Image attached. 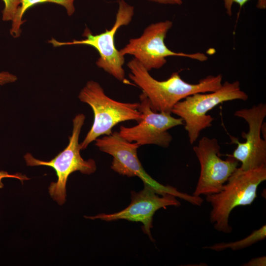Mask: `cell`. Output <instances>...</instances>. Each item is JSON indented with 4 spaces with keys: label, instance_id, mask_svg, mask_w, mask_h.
<instances>
[{
    "label": "cell",
    "instance_id": "16",
    "mask_svg": "<svg viewBox=\"0 0 266 266\" xmlns=\"http://www.w3.org/2000/svg\"><path fill=\"white\" fill-rule=\"evenodd\" d=\"M249 0H223L224 7L226 9L227 14L231 16L232 15V6L234 3H236L239 5V10ZM257 7L260 9L266 8V0H258Z\"/></svg>",
    "mask_w": 266,
    "mask_h": 266
},
{
    "label": "cell",
    "instance_id": "19",
    "mask_svg": "<svg viewBox=\"0 0 266 266\" xmlns=\"http://www.w3.org/2000/svg\"><path fill=\"white\" fill-rule=\"evenodd\" d=\"M244 266H266V257L265 256L258 257L251 259L247 263L242 265Z\"/></svg>",
    "mask_w": 266,
    "mask_h": 266
},
{
    "label": "cell",
    "instance_id": "3",
    "mask_svg": "<svg viewBox=\"0 0 266 266\" xmlns=\"http://www.w3.org/2000/svg\"><path fill=\"white\" fill-rule=\"evenodd\" d=\"M78 99L90 105L94 113L92 126L80 144L81 150L86 149L101 135H109L113 128L119 123L130 120L138 122L142 115L139 102H123L115 100L104 93L100 85L94 80L87 82L81 90Z\"/></svg>",
    "mask_w": 266,
    "mask_h": 266
},
{
    "label": "cell",
    "instance_id": "13",
    "mask_svg": "<svg viewBox=\"0 0 266 266\" xmlns=\"http://www.w3.org/2000/svg\"><path fill=\"white\" fill-rule=\"evenodd\" d=\"M75 0H21L16 15L12 20L10 34L14 38L18 37L21 33V26L25 21L22 18L25 12L31 7L39 3H53L62 5L66 10L68 15H72L75 11L74 2Z\"/></svg>",
    "mask_w": 266,
    "mask_h": 266
},
{
    "label": "cell",
    "instance_id": "15",
    "mask_svg": "<svg viewBox=\"0 0 266 266\" xmlns=\"http://www.w3.org/2000/svg\"><path fill=\"white\" fill-rule=\"evenodd\" d=\"M2 0L4 4V8L2 11V19L4 21H12L20 5L21 0Z\"/></svg>",
    "mask_w": 266,
    "mask_h": 266
},
{
    "label": "cell",
    "instance_id": "20",
    "mask_svg": "<svg viewBox=\"0 0 266 266\" xmlns=\"http://www.w3.org/2000/svg\"><path fill=\"white\" fill-rule=\"evenodd\" d=\"M150 1L157 2L164 4H177L181 5L182 3V0H148Z\"/></svg>",
    "mask_w": 266,
    "mask_h": 266
},
{
    "label": "cell",
    "instance_id": "5",
    "mask_svg": "<svg viewBox=\"0 0 266 266\" xmlns=\"http://www.w3.org/2000/svg\"><path fill=\"white\" fill-rule=\"evenodd\" d=\"M248 99V96L241 90L238 81H226L215 91L198 93L187 97L178 102L171 112L182 119L189 142L193 144L202 130L212 126L214 118L207 114L209 111L224 102Z\"/></svg>",
    "mask_w": 266,
    "mask_h": 266
},
{
    "label": "cell",
    "instance_id": "18",
    "mask_svg": "<svg viewBox=\"0 0 266 266\" xmlns=\"http://www.w3.org/2000/svg\"><path fill=\"white\" fill-rule=\"evenodd\" d=\"M15 178L18 179L21 181L29 179V178H27L25 175H22L20 173L10 174L6 171L2 170L0 171V189L3 188V184L2 180L3 178Z\"/></svg>",
    "mask_w": 266,
    "mask_h": 266
},
{
    "label": "cell",
    "instance_id": "7",
    "mask_svg": "<svg viewBox=\"0 0 266 266\" xmlns=\"http://www.w3.org/2000/svg\"><path fill=\"white\" fill-rule=\"evenodd\" d=\"M118 9L115 23L109 30L98 34H93L86 28L83 36L84 39L73 40L72 41L61 42L52 38L49 42L54 47L64 45H86L97 50L100 57L96 61L97 66L120 81L125 80V71L123 67L125 63L124 56L117 49L115 45V35L118 30L127 26L132 21L134 14V7L124 0H118Z\"/></svg>",
    "mask_w": 266,
    "mask_h": 266
},
{
    "label": "cell",
    "instance_id": "14",
    "mask_svg": "<svg viewBox=\"0 0 266 266\" xmlns=\"http://www.w3.org/2000/svg\"><path fill=\"white\" fill-rule=\"evenodd\" d=\"M266 237V225H264L258 229L253 231L249 235L239 240L228 243L220 242L205 246L203 247V249H210L217 252L229 249L233 251L238 250L248 247L264 240Z\"/></svg>",
    "mask_w": 266,
    "mask_h": 266
},
{
    "label": "cell",
    "instance_id": "10",
    "mask_svg": "<svg viewBox=\"0 0 266 266\" xmlns=\"http://www.w3.org/2000/svg\"><path fill=\"white\" fill-rule=\"evenodd\" d=\"M139 99L138 109L142 119L133 127L121 126L118 132L120 135L129 142H136L139 146L154 144L168 147L172 140L168 130L183 125L182 119L173 117L170 113L154 111L143 93L140 95Z\"/></svg>",
    "mask_w": 266,
    "mask_h": 266
},
{
    "label": "cell",
    "instance_id": "2",
    "mask_svg": "<svg viewBox=\"0 0 266 266\" xmlns=\"http://www.w3.org/2000/svg\"><path fill=\"white\" fill-rule=\"evenodd\" d=\"M266 180V166L242 170L237 167L218 193L206 196L211 210L210 221L217 231L230 233L229 217L237 206L251 205L257 197L259 186Z\"/></svg>",
    "mask_w": 266,
    "mask_h": 266
},
{
    "label": "cell",
    "instance_id": "11",
    "mask_svg": "<svg viewBox=\"0 0 266 266\" xmlns=\"http://www.w3.org/2000/svg\"><path fill=\"white\" fill-rule=\"evenodd\" d=\"M234 115L246 121L248 131L242 133V137L245 139L244 142H240L237 138L230 135L232 143L237 144V147L230 155L241 163L239 168L242 170L266 166V140L261 135L266 116V104L260 103L249 108L239 109Z\"/></svg>",
    "mask_w": 266,
    "mask_h": 266
},
{
    "label": "cell",
    "instance_id": "6",
    "mask_svg": "<svg viewBox=\"0 0 266 266\" xmlns=\"http://www.w3.org/2000/svg\"><path fill=\"white\" fill-rule=\"evenodd\" d=\"M85 120V116L82 113L74 117L72 120V134L68 137V145L52 160L49 161L39 160L29 153L24 156L28 166H45L51 167L55 170L57 181L50 184L49 193L60 205L63 204L66 201V184L70 174L79 171L83 174H91L97 169L95 161L91 159L84 160L80 153L79 138Z\"/></svg>",
    "mask_w": 266,
    "mask_h": 266
},
{
    "label": "cell",
    "instance_id": "12",
    "mask_svg": "<svg viewBox=\"0 0 266 266\" xmlns=\"http://www.w3.org/2000/svg\"><path fill=\"white\" fill-rule=\"evenodd\" d=\"M180 202L174 196L166 194H158L150 187L144 185V188L136 193L131 192V202L125 209L110 214L101 213L94 216H85L90 219H100L112 221L124 219L129 221L141 222L144 233L147 234L150 240L154 241L151 234L153 228V219L155 213L161 208L168 206L178 207Z\"/></svg>",
    "mask_w": 266,
    "mask_h": 266
},
{
    "label": "cell",
    "instance_id": "17",
    "mask_svg": "<svg viewBox=\"0 0 266 266\" xmlns=\"http://www.w3.org/2000/svg\"><path fill=\"white\" fill-rule=\"evenodd\" d=\"M17 79V77L16 75L9 72H0V85L14 82Z\"/></svg>",
    "mask_w": 266,
    "mask_h": 266
},
{
    "label": "cell",
    "instance_id": "4",
    "mask_svg": "<svg viewBox=\"0 0 266 266\" xmlns=\"http://www.w3.org/2000/svg\"><path fill=\"white\" fill-rule=\"evenodd\" d=\"M95 141V145L100 150L113 157L111 168L115 172L128 177H139L144 185L150 187L159 195L170 194L199 206L203 203V200L200 197L181 192L173 187L161 184L152 178L145 171L138 159L137 149L139 146L136 142H129L118 132H112Z\"/></svg>",
    "mask_w": 266,
    "mask_h": 266
},
{
    "label": "cell",
    "instance_id": "1",
    "mask_svg": "<svg viewBox=\"0 0 266 266\" xmlns=\"http://www.w3.org/2000/svg\"><path fill=\"white\" fill-rule=\"evenodd\" d=\"M127 66L130 70L129 78L141 89L155 112L171 113L173 106L187 97L215 91L222 84L221 74L208 75L197 84H191L183 80L177 72L172 73L166 80H157L134 58L128 63Z\"/></svg>",
    "mask_w": 266,
    "mask_h": 266
},
{
    "label": "cell",
    "instance_id": "9",
    "mask_svg": "<svg viewBox=\"0 0 266 266\" xmlns=\"http://www.w3.org/2000/svg\"><path fill=\"white\" fill-rule=\"evenodd\" d=\"M220 146L215 138L204 136L193 147L200 164V173L193 195L200 197L218 193L238 167L239 162L231 156H220Z\"/></svg>",
    "mask_w": 266,
    "mask_h": 266
},
{
    "label": "cell",
    "instance_id": "8",
    "mask_svg": "<svg viewBox=\"0 0 266 266\" xmlns=\"http://www.w3.org/2000/svg\"><path fill=\"white\" fill-rule=\"evenodd\" d=\"M172 25L169 20L149 25L139 37L130 39L119 52L123 56L133 55L149 71L163 67L166 63V58L169 56L187 57L200 62L207 61L208 57L202 53L176 52L166 46L165 39Z\"/></svg>",
    "mask_w": 266,
    "mask_h": 266
}]
</instances>
